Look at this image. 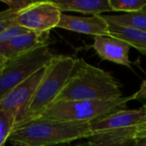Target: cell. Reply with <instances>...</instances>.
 I'll list each match as a JSON object with an SVG mask.
<instances>
[{
    "instance_id": "cell-1",
    "label": "cell",
    "mask_w": 146,
    "mask_h": 146,
    "mask_svg": "<svg viewBox=\"0 0 146 146\" xmlns=\"http://www.w3.org/2000/svg\"><path fill=\"white\" fill-rule=\"evenodd\" d=\"M121 88L120 82L110 73L83 58H75L71 74L54 102L117 99L122 98Z\"/></svg>"
},
{
    "instance_id": "cell-2",
    "label": "cell",
    "mask_w": 146,
    "mask_h": 146,
    "mask_svg": "<svg viewBox=\"0 0 146 146\" xmlns=\"http://www.w3.org/2000/svg\"><path fill=\"white\" fill-rule=\"evenodd\" d=\"M93 134L90 122H64L37 118L15 126L9 141L28 146H49L87 139Z\"/></svg>"
},
{
    "instance_id": "cell-3",
    "label": "cell",
    "mask_w": 146,
    "mask_h": 146,
    "mask_svg": "<svg viewBox=\"0 0 146 146\" xmlns=\"http://www.w3.org/2000/svg\"><path fill=\"white\" fill-rule=\"evenodd\" d=\"M131 100H133V95L113 100L54 102L37 118L64 122H92L109 113L124 109Z\"/></svg>"
},
{
    "instance_id": "cell-4",
    "label": "cell",
    "mask_w": 146,
    "mask_h": 146,
    "mask_svg": "<svg viewBox=\"0 0 146 146\" xmlns=\"http://www.w3.org/2000/svg\"><path fill=\"white\" fill-rule=\"evenodd\" d=\"M74 63L75 58L70 56L56 55L46 67V74L29 104L23 122L37 118L55 101L66 85L73 70Z\"/></svg>"
},
{
    "instance_id": "cell-5",
    "label": "cell",
    "mask_w": 146,
    "mask_h": 146,
    "mask_svg": "<svg viewBox=\"0 0 146 146\" xmlns=\"http://www.w3.org/2000/svg\"><path fill=\"white\" fill-rule=\"evenodd\" d=\"M55 56L49 46H43L7 60L0 68V102L15 87L46 67Z\"/></svg>"
},
{
    "instance_id": "cell-6",
    "label": "cell",
    "mask_w": 146,
    "mask_h": 146,
    "mask_svg": "<svg viewBox=\"0 0 146 146\" xmlns=\"http://www.w3.org/2000/svg\"><path fill=\"white\" fill-rule=\"evenodd\" d=\"M62 12L53 1H32L16 14L15 24L29 32L50 33L58 27Z\"/></svg>"
},
{
    "instance_id": "cell-7",
    "label": "cell",
    "mask_w": 146,
    "mask_h": 146,
    "mask_svg": "<svg viewBox=\"0 0 146 146\" xmlns=\"http://www.w3.org/2000/svg\"><path fill=\"white\" fill-rule=\"evenodd\" d=\"M46 67L15 87L0 102V110L13 121L14 127L24 121L29 104L46 74Z\"/></svg>"
},
{
    "instance_id": "cell-8",
    "label": "cell",
    "mask_w": 146,
    "mask_h": 146,
    "mask_svg": "<svg viewBox=\"0 0 146 146\" xmlns=\"http://www.w3.org/2000/svg\"><path fill=\"white\" fill-rule=\"evenodd\" d=\"M50 33L27 32L0 44V56L6 60L50 44Z\"/></svg>"
},
{
    "instance_id": "cell-9",
    "label": "cell",
    "mask_w": 146,
    "mask_h": 146,
    "mask_svg": "<svg viewBox=\"0 0 146 146\" xmlns=\"http://www.w3.org/2000/svg\"><path fill=\"white\" fill-rule=\"evenodd\" d=\"M146 122V111L142 107L137 110L121 109L90 122L93 132L133 127Z\"/></svg>"
},
{
    "instance_id": "cell-10",
    "label": "cell",
    "mask_w": 146,
    "mask_h": 146,
    "mask_svg": "<svg viewBox=\"0 0 146 146\" xmlns=\"http://www.w3.org/2000/svg\"><path fill=\"white\" fill-rule=\"evenodd\" d=\"M58 28L94 37H110L109 24L102 15L82 17L62 13Z\"/></svg>"
},
{
    "instance_id": "cell-11",
    "label": "cell",
    "mask_w": 146,
    "mask_h": 146,
    "mask_svg": "<svg viewBox=\"0 0 146 146\" xmlns=\"http://www.w3.org/2000/svg\"><path fill=\"white\" fill-rule=\"evenodd\" d=\"M92 46L102 60L131 68L132 62L129 58L131 46L125 41L114 37H94Z\"/></svg>"
},
{
    "instance_id": "cell-12",
    "label": "cell",
    "mask_w": 146,
    "mask_h": 146,
    "mask_svg": "<svg viewBox=\"0 0 146 146\" xmlns=\"http://www.w3.org/2000/svg\"><path fill=\"white\" fill-rule=\"evenodd\" d=\"M136 127L94 132L87 139V146H137Z\"/></svg>"
},
{
    "instance_id": "cell-13",
    "label": "cell",
    "mask_w": 146,
    "mask_h": 146,
    "mask_svg": "<svg viewBox=\"0 0 146 146\" xmlns=\"http://www.w3.org/2000/svg\"><path fill=\"white\" fill-rule=\"evenodd\" d=\"M61 12L71 11L97 15L113 11L109 0H54Z\"/></svg>"
},
{
    "instance_id": "cell-14",
    "label": "cell",
    "mask_w": 146,
    "mask_h": 146,
    "mask_svg": "<svg viewBox=\"0 0 146 146\" xmlns=\"http://www.w3.org/2000/svg\"><path fill=\"white\" fill-rule=\"evenodd\" d=\"M110 37L120 38L146 56V32L109 23Z\"/></svg>"
},
{
    "instance_id": "cell-15",
    "label": "cell",
    "mask_w": 146,
    "mask_h": 146,
    "mask_svg": "<svg viewBox=\"0 0 146 146\" xmlns=\"http://www.w3.org/2000/svg\"><path fill=\"white\" fill-rule=\"evenodd\" d=\"M104 19L109 22L121 27H127L146 32V11L141 10L134 13L102 15Z\"/></svg>"
},
{
    "instance_id": "cell-16",
    "label": "cell",
    "mask_w": 146,
    "mask_h": 146,
    "mask_svg": "<svg viewBox=\"0 0 146 146\" xmlns=\"http://www.w3.org/2000/svg\"><path fill=\"white\" fill-rule=\"evenodd\" d=\"M113 11L125 14L139 12L146 6V0H109Z\"/></svg>"
},
{
    "instance_id": "cell-17",
    "label": "cell",
    "mask_w": 146,
    "mask_h": 146,
    "mask_svg": "<svg viewBox=\"0 0 146 146\" xmlns=\"http://www.w3.org/2000/svg\"><path fill=\"white\" fill-rule=\"evenodd\" d=\"M14 127L13 121L0 110V146H5Z\"/></svg>"
},
{
    "instance_id": "cell-18",
    "label": "cell",
    "mask_w": 146,
    "mask_h": 146,
    "mask_svg": "<svg viewBox=\"0 0 146 146\" xmlns=\"http://www.w3.org/2000/svg\"><path fill=\"white\" fill-rule=\"evenodd\" d=\"M16 14L17 12L9 9L0 12V32L11 26L16 25L15 24Z\"/></svg>"
},
{
    "instance_id": "cell-19",
    "label": "cell",
    "mask_w": 146,
    "mask_h": 146,
    "mask_svg": "<svg viewBox=\"0 0 146 146\" xmlns=\"http://www.w3.org/2000/svg\"><path fill=\"white\" fill-rule=\"evenodd\" d=\"M27 32H29V31H28L27 29H25L20 26H17V25L11 26V27L3 30L2 32H0V44L6 42L9 39H10L17 35H20L22 33H27Z\"/></svg>"
},
{
    "instance_id": "cell-20",
    "label": "cell",
    "mask_w": 146,
    "mask_h": 146,
    "mask_svg": "<svg viewBox=\"0 0 146 146\" xmlns=\"http://www.w3.org/2000/svg\"><path fill=\"white\" fill-rule=\"evenodd\" d=\"M1 2L5 3L9 9L15 12H19L32 3L30 0H1Z\"/></svg>"
},
{
    "instance_id": "cell-21",
    "label": "cell",
    "mask_w": 146,
    "mask_h": 146,
    "mask_svg": "<svg viewBox=\"0 0 146 146\" xmlns=\"http://www.w3.org/2000/svg\"><path fill=\"white\" fill-rule=\"evenodd\" d=\"M133 96V100H146V79L141 84L139 91Z\"/></svg>"
},
{
    "instance_id": "cell-22",
    "label": "cell",
    "mask_w": 146,
    "mask_h": 146,
    "mask_svg": "<svg viewBox=\"0 0 146 146\" xmlns=\"http://www.w3.org/2000/svg\"><path fill=\"white\" fill-rule=\"evenodd\" d=\"M49 146H87L83 145H72L71 143H63V144H58V145H53Z\"/></svg>"
},
{
    "instance_id": "cell-23",
    "label": "cell",
    "mask_w": 146,
    "mask_h": 146,
    "mask_svg": "<svg viewBox=\"0 0 146 146\" xmlns=\"http://www.w3.org/2000/svg\"><path fill=\"white\" fill-rule=\"evenodd\" d=\"M6 61H7L6 59H4L3 57H2V56H0V68L3 67V65L5 63V62H6Z\"/></svg>"
},
{
    "instance_id": "cell-24",
    "label": "cell",
    "mask_w": 146,
    "mask_h": 146,
    "mask_svg": "<svg viewBox=\"0 0 146 146\" xmlns=\"http://www.w3.org/2000/svg\"><path fill=\"white\" fill-rule=\"evenodd\" d=\"M13 146H28L26 145H22V144H19V143H14Z\"/></svg>"
},
{
    "instance_id": "cell-25",
    "label": "cell",
    "mask_w": 146,
    "mask_h": 146,
    "mask_svg": "<svg viewBox=\"0 0 146 146\" xmlns=\"http://www.w3.org/2000/svg\"><path fill=\"white\" fill-rule=\"evenodd\" d=\"M143 141H144V144H143L141 146H146V139H144Z\"/></svg>"
},
{
    "instance_id": "cell-26",
    "label": "cell",
    "mask_w": 146,
    "mask_h": 146,
    "mask_svg": "<svg viewBox=\"0 0 146 146\" xmlns=\"http://www.w3.org/2000/svg\"><path fill=\"white\" fill-rule=\"evenodd\" d=\"M143 108H144V109H145V111H146V105H145V106H144V107H143Z\"/></svg>"
},
{
    "instance_id": "cell-27",
    "label": "cell",
    "mask_w": 146,
    "mask_h": 146,
    "mask_svg": "<svg viewBox=\"0 0 146 146\" xmlns=\"http://www.w3.org/2000/svg\"><path fill=\"white\" fill-rule=\"evenodd\" d=\"M143 10H145V11H146V6H145V8H144V9H143Z\"/></svg>"
}]
</instances>
